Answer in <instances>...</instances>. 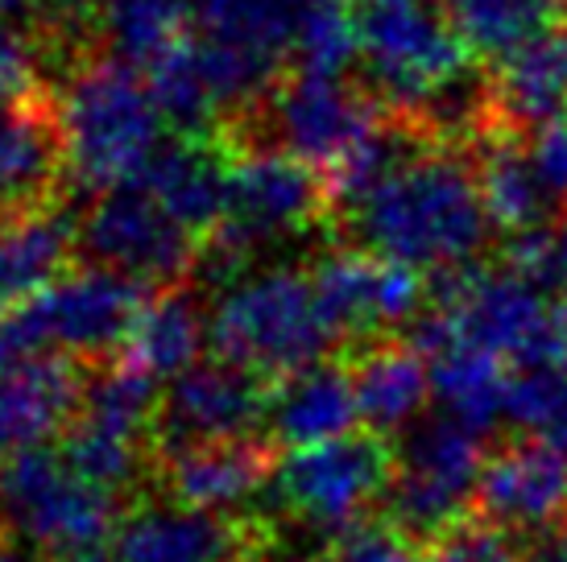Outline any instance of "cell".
I'll use <instances>...</instances> for the list:
<instances>
[{
	"label": "cell",
	"instance_id": "1",
	"mask_svg": "<svg viewBox=\"0 0 567 562\" xmlns=\"http://www.w3.org/2000/svg\"><path fill=\"white\" fill-rule=\"evenodd\" d=\"M352 223L369 252L440 273L473 266L493 228L476 190V170L435 145L390 174L352 211Z\"/></svg>",
	"mask_w": 567,
	"mask_h": 562
},
{
	"label": "cell",
	"instance_id": "21",
	"mask_svg": "<svg viewBox=\"0 0 567 562\" xmlns=\"http://www.w3.org/2000/svg\"><path fill=\"white\" fill-rule=\"evenodd\" d=\"M473 170L476 190L485 204L488 223L505 236L538 232V228H555L551 204L538 187L535 166L526 157V140L514 137V128L505 121H493L485 137L473 140Z\"/></svg>",
	"mask_w": 567,
	"mask_h": 562
},
{
	"label": "cell",
	"instance_id": "29",
	"mask_svg": "<svg viewBox=\"0 0 567 562\" xmlns=\"http://www.w3.org/2000/svg\"><path fill=\"white\" fill-rule=\"evenodd\" d=\"M50 100L42 92V63L38 46L21 25H0V108H25Z\"/></svg>",
	"mask_w": 567,
	"mask_h": 562
},
{
	"label": "cell",
	"instance_id": "10",
	"mask_svg": "<svg viewBox=\"0 0 567 562\" xmlns=\"http://www.w3.org/2000/svg\"><path fill=\"white\" fill-rule=\"evenodd\" d=\"M154 290L109 269H75L30 298V319L50 356H71L83 364L112 360L133 335Z\"/></svg>",
	"mask_w": 567,
	"mask_h": 562
},
{
	"label": "cell",
	"instance_id": "36",
	"mask_svg": "<svg viewBox=\"0 0 567 562\" xmlns=\"http://www.w3.org/2000/svg\"><path fill=\"white\" fill-rule=\"evenodd\" d=\"M17 108H0V145H4V137H9V125H13Z\"/></svg>",
	"mask_w": 567,
	"mask_h": 562
},
{
	"label": "cell",
	"instance_id": "31",
	"mask_svg": "<svg viewBox=\"0 0 567 562\" xmlns=\"http://www.w3.org/2000/svg\"><path fill=\"white\" fill-rule=\"evenodd\" d=\"M328 562H423V547L398 530L394 521L373 517L331 547Z\"/></svg>",
	"mask_w": 567,
	"mask_h": 562
},
{
	"label": "cell",
	"instance_id": "35",
	"mask_svg": "<svg viewBox=\"0 0 567 562\" xmlns=\"http://www.w3.org/2000/svg\"><path fill=\"white\" fill-rule=\"evenodd\" d=\"M0 562H47V559H25L13 542H0Z\"/></svg>",
	"mask_w": 567,
	"mask_h": 562
},
{
	"label": "cell",
	"instance_id": "18",
	"mask_svg": "<svg viewBox=\"0 0 567 562\" xmlns=\"http://www.w3.org/2000/svg\"><path fill=\"white\" fill-rule=\"evenodd\" d=\"M71 252H80V223L63 204L0 211V314L66 278Z\"/></svg>",
	"mask_w": 567,
	"mask_h": 562
},
{
	"label": "cell",
	"instance_id": "28",
	"mask_svg": "<svg viewBox=\"0 0 567 562\" xmlns=\"http://www.w3.org/2000/svg\"><path fill=\"white\" fill-rule=\"evenodd\" d=\"M423 562H530V542L468 513L452 530H443L431 547H423Z\"/></svg>",
	"mask_w": 567,
	"mask_h": 562
},
{
	"label": "cell",
	"instance_id": "24",
	"mask_svg": "<svg viewBox=\"0 0 567 562\" xmlns=\"http://www.w3.org/2000/svg\"><path fill=\"white\" fill-rule=\"evenodd\" d=\"M514 373L505 360L476 352V347H447L431 360V393L443 406V414L476 435L493 430V422L505 418V397H509Z\"/></svg>",
	"mask_w": 567,
	"mask_h": 562
},
{
	"label": "cell",
	"instance_id": "15",
	"mask_svg": "<svg viewBox=\"0 0 567 562\" xmlns=\"http://www.w3.org/2000/svg\"><path fill=\"white\" fill-rule=\"evenodd\" d=\"M282 447L274 438H220L154 455L150 492L195 513H224L278 480Z\"/></svg>",
	"mask_w": 567,
	"mask_h": 562
},
{
	"label": "cell",
	"instance_id": "11",
	"mask_svg": "<svg viewBox=\"0 0 567 562\" xmlns=\"http://www.w3.org/2000/svg\"><path fill=\"white\" fill-rule=\"evenodd\" d=\"M311 281L336 344L348 352L390 340L402 323L423 319V273L378 252H331L311 269Z\"/></svg>",
	"mask_w": 567,
	"mask_h": 562
},
{
	"label": "cell",
	"instance_id": "20",
	"mask_svg": "<svg viewBox=\"0 0 567 562\" xmlns=\"http://www.w3.org/2000/svg\"><path fill=\"white\" fill-rule=\"evenodd\" d=\"M357 418L361 406L344 360H323L307 373L286 376L269 397V430H274L269 438L295 451L357 435Z\"/></svg>",
	"mask_w": 567,
	"mask_h": 562
},
{
	"label": "cell",
	"instance_id": "14",
	"mask_svg": "<svg viewBox=\"0 0 567 562\" xmlns=\"http://www.w3.org/2000/svg\"><path fill=\"white\" fill-rule=\"evenodd\" d=\"M269 397H274V385L266 376L216 356L199 360L162 393L154 455L195 447V443L257 435V426L269 422Z\"/></svg>",
	"mask_w": 567,
	"mask_h": 562
},
{
	"label": "cell",
	"instance_id": "5",
	"mask_svg": "<svg viewBox=\"0 0 567 562\" xmlns=\"http://www.w3.org/2000/svg\"><path fill=\"white\" fill-rule=\"evenodd\" d=\"M398 471V447L385 435L357 430L348 438L290 451L278 468V504L290 525L331 538V547L381 517Z\"/></svg>",
	"mask_w": 567,
	"mask_h": 562
},
{
	"label": "cell",
	"instance_id": "4",
	"mask_svg": "<svg viewBox=\"0 0 567 562\" xmlns=\"http://www.w3.org/2000/svg\"><path fill=\"white\" fill-rule=\"evenodd\" d=\"M331 211L328 178L299 157L274 145H245L233 149L228 170V211L224 223L204 240L199 266L216 273H233L245 257L278 240L323 223Z\"/></svg>",
	"mask_w": 567,
	"mask_h": 562
},
{
	"label": "cell",
	"instance_id": "39",
	"mask_svg": "<svg viewBox=\"0 0 567 562\" xmlns=\"http://www.w3.org/2000/svg\"><path fill=\"white\" fill-rule=\"evenodd\" d=\"M269 562H274V559H269ZM311 562H316V559H311ZM323 562H328V559H323Z\"/></svg>",
	"mask_w": 567,
	"mask_h": 562
},
{
	"label": "cell",
	"instance_id": "9",
	"mask_svg": "<svg viewBox=\"0 0 567 562\" xmlns=\"http://www.w3.org/2000/svg\"><path fill=\"white\" fill-rule=\"evenodd\" d=\"M261 116V125L274 133V149H286L319 174L336 170L390 112L378 104V95L357 92L348 79L319 75H282L274 92L249 112Z\"/></svg>",
	"mask_w": 567,
	"mask_h": 562
},
{
	"label": "cell",
	"instance_id": "22",
	"mask_svg": "<svg viewBox=\"0 0 567 562\" xmlns=\"http://www.w3.org/2000/svg\"><path fill=\"white\" fill-rule=\"evenodd\" d=\"M207 323H212V314H204V306L187 290L154 294L116 360H125L128 368L145 373L150 381H178L199 364V352L207 344Z\"/></svg>",
	"mask_w": 567,
	"mask_h": 562
},
{
	"label": "cell",
	"instance_id": "23",
	"mask_svg": "<svg viewBox=\"0 0 567 562\" xmlns=\"http://www.w3.org/2000/svg\"><path fill=\"white\" fill-rule=\"evenodd\" d=\"M460 42L493 63L514 59L567 21V0H443Z\"/></svg>",
	"mask_w": 567,
	"mask_h": 562
},
{
	"label": "cell",
	"instance_id": "27",
	"mask_svg": "<svg viewBox=\"0 0 567 562\" xmlns=\"http://www.w3.org/2000/svg\"><path fill=\"white\" fill-rule=\"evenodd\" d=\"M104 33L121 63L145 71L190 33V4L187 0H109Z\"/></svg>",
	"mask_w": 567,
	"mask_h": 562
},
{
	"label": "cell",
	"instance_id": "37",
	"mask_svg": "<svg viewBox=\"0 0 567 562\" xmlns=\"http://www.w3.org/2000/svg\"><path fill=\"white\" fill-rule=\"evenodd\" d=\"M555 232H559V261H564V278H567V223L555 228Z\"/></svg>",
	"mask_w": 567,
	"mask_h": 562
},
{
	"label": "cell",
	"instance_id": "17",
	"mask_svg": "<svg viewBox=\"0 0 567 562\" xmlns=\"http://www.w3.org/2000/svg\"><path fill=\"white\" fill-rule=\"evenodd\" d=\"M228 170H233V149L220 137H178L162 145L137 187L154 195L190 236L207 240L228 211Z\"/></svg>",
	"mask_w": 567,
	"mask_h": 562
},
{
	"label": "cell",
	"instance_id": "30",
	"mask_svg": "<svg viewBox=\"0 0 567 562\" xmlns=\"http://www.w3.org/2000/svg\"><path fill=\"white\" fill-rule=\"evenodd\" d=\"M526 157H530L538 187H543L547 204H551L555 228H564L567 223V116L530 128Z\"/></svg>",
	"mask_w": 567,
	"mask_h": 562
},
{
	"label": "cell",
	"instance_id": "19",
	"mask_svg": "<svg viewBox=\"0 0 567 562\" xmlns=\"http://www.w3.org/2000/svg\"><path fill=\"white\" fill-rule=\"evenodd\" d=\"M344 364L352 373L361 422L373 435H398L414 418H423L431 393V364L410 340H378L344 352Z\"/></svg>",
	"mask_w": 567,
	"mask_h": 562
},
{
	"label": "cell",
	"instance_id": "6",
	"mask_svg": "<svg viewBox=\"0 0 567 562\" xmlns=\"http://www.w3.org/2000/svg\"><path fill=\"white\" fill-rule=\"evenodd\" d=\"M361 38L378 104L390 116H406L414 125L452 83L473 71V50L460 42L447 13L423 0L364 4Z\"/></svg>",
	"mask_w": 567,
	"mask_h": 562
},
{
	"label": "cell",
	"instance_id": "25",
	"mask_svg": "<svg viewBox=\"0 0 567 562\" xmlns=\"http://www.w3.org/2000/svg\"><path fill=\"white\" fill-rule=\"evenodd\" d=\"M302 0H195L204 38L237 46L282 71V54L295 50Z\"/></svg>",
	"mask_w": 567,
	"mask_h": 562
},
{
	"label": "cell",
	"instance_id": "12",
	"mask_svg": "<svg viewBox=\"0 0 567 562\" xmlns=\"http://www.w3.org/2000/svg\"><path fill=\"white\" fill-rule=\"evenodd\" d=\"M274 530L257 517L178 509L145 492L133 500L112 538V562H269Z\"/></svg>",
	"mask_w": 567,
	"mask_h": 562
},
{
	"label": "cell",
	"instance_id": "38",
	"mask_svg": "<svg viewBox=\"0 0 567 562\" xmlns=\"http://www.w3.org/2000/svg\"><path fill=\"white\" fill-rule=\"evenodd\" d=\"M364 4H378V0H364Z\"/></svg>",
	"mask_w": 567,
	"mask_h": 562
},
{
	"label": "cell",
	"instance_id": "2",
	"mask_svg": "<svg viewBox=\"0 0 567 562\" xmlns=\"http://www.w3.org/2000/svg\"><path fill=\"white\" fill-rule=\"evenodd\" d=\"M66 170L92 195L137 187L166 145V121L137 66L116 54L83 59L54 95Z\"/></svg>",
	"mask_w": 567,
	"mask_h": 562
},
{
	"label": "cell",
	"instance_id": "3",
	"mask_svg": "<svg viewBox=\"0 0 567 562\" xmlns=\"http://www.w3.org/2000/svg\"><path fill=\"white\" fill-rule=\"evenodd\" d=\"M207 344L216 360L266 376L269 385L316 368L340 347L319 311L311 273L295 269H266L224 290L207 323Z\"/></svg>",
	"mask_w": 567,
	"mask_h": 562
},
{
	"label": "cell",
	"instance_id": "32",
	"mask_svg": "<svg viewBox=\"0 0 567 562\" xmlns=\"http://www.w3.org/2000/svg\"><path fill=\"white\" fill-rule=\"evenodd\" d=\"M530 562H567V530L535 542V547H530Z\"/></svg>",
	"mask_w": 567,
	"mask_h": 562
},
{
	"label": "cell",
	"instance_id": "7",
	"mask_svg": "<svg viewBox=\"0 0 567 562\" xmlns=\"http://www.w3.org/2000/svg\"><path fill=\"white\" fill-rule=\"evenodd\" d=\"M485 443L476 430L452 422L447 414L423 422L398 451V471L381 517L431 547L443 530L473 513L476 480L485 468Z\"/></svg>",
	"mask_w": 567,
	"mask_h": 562
},
{
	"label": "cell",
	"instance_id": "13",
	"mask_svg": "<svg viewBox=\"0 0 567 562\" xmlns=\"http://www.w3.org/2000/svg\"><path fill=\"white\" fill-rule=\"evenodd\" d=\"M473 513L530 547L567 530V455L530 435L488 447Z\"/></svg>",
	"mask_w": 567,
	"mask_h": 562
},
{
	"label": "cell",
	"instance_id": "8",
	"mask_svg": "<svg viewBox=\"0 0 567 562\" xmlns=\"http://www.w3.org/2000/svg\"><path fill=\"white\" fill-rule=\"evenodd\" d=\"M80 257H87L92 269L142 281L154 294H171L187 290V281L195 278L204 261V240L171 219L154 195L125 187L100 195L80 219Z\"/></svg>",
	"mask_w": 567,
	"mask_h": 562
},
{
	"label": "cell",
	"instance_id": "33",
	"mask_svg": "<svg viewBox=\"0 0 567 562\" xmlns=\"http://www.w3.org/2000/svg\"><path fill=\"white\" fill-rule=\"evenodd\" d=\"M551 335H555V347H559V360L567 364V294L551 306Z\"/></svg>",
	"mask_w": 567,
	"mask_h": 562
},
{
	"label": "cell",
	"instance_id": "34",
	"mask_svg": "<svg viewBox=\"0 0 567 562\" xmlns=\"http://www.w3.org/2000/svg\"><path fill=\"white\" fill-rule=\"evenodd\" d=\"M42 0H0V25H9L13 17H25L30 9H38Z\"/></svg>",
	"mask_w": 567,
	"mask_h": 562
},
{
	"label": "cell",
	"instance_id": "16",
	"mask_svg": "<svg viewBox=\"0 0 567 562\" xmlns=\"http://www.w3.org/2000/svg\"><path fill=\"white\" fill-rule=\"evenodd\" d=\"M92 364L42 356L0 376V459L42 447L80 418Z\"/></svg>",
	"mask_w": 567,
	"mask_h": 562
},
{
	"label": "cell",
	"instance_id": "26",
	"mask_svg": "<svg viewBox=\"0 0 567 562\" xmlns=\"http://www.w3.org/2000/svg\"><path fill=\"white\" fill-rule=\"evenodd\" d=\"M290 54L302 75L344 79L348 66L364 59L361 13L352 9V0H302Z\"/></svg>",
	"mask_w": 567,
	"mask_h": 562
}]
</instances>
